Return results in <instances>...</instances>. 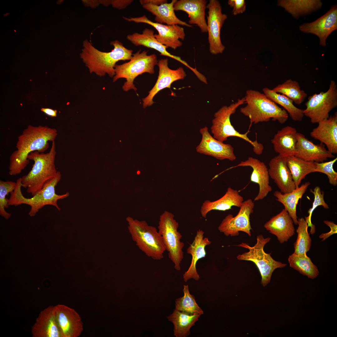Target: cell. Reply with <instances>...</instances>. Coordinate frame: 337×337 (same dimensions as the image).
I'll use <instances>...</instances> for the list:
<instances>
[{
    "label": "cell",
    "instance_id": "obj_6",
    "mask_svg": "<svg viewBox=\"0 0 337 337\" xmlns=\"http://www.w3.org/2000/svg\"><path fill=\"white\" fill-rule=\"evenodd\" d=\"M126 220L132 239L138 248L147 256L159 260L166 251L162 237L156 228L149 225L144 220L128 217Z\"/></svg>",
    "mask_w": 337,
    "mask_h": 337
},
{
    "label": "cell",
    "instance_id": "obj_42",
    "mask_svg": "<svg viewBox=\"0 0 337 337\" xmlns=\"http://www.w3.org/2000/svg\"><path fill=\"white\" fill-rule=\"evenodd\" d=\"M310 191L314 195V199L312 207L310 208L308 211L309 215L307 217H305V219L311 221V218L312 212L318 207L322 206L325 209H328L329 207V205L325 201L324 192L321 190L319 186L315 187L313 190L311 189H310Z\"/></svg>",
    "mask_w": 337,
    "mask_h": 337
},
{
    "label": "cell",
    "instance_id": "obj_45",
    "mask_svg": "<svg viewBox=\"0 0 337 337\" xmlns=\"http://www.w3.org/2000/svg\"><path fill=\"white\" fill-rule=\"evenodd\" d=\"M133 0H110V5L114 8L125 9L134 2Z\"/></svg>",
    "mask_w": 337,
    "mask_h": 337
},
{
    "label": "cell",
    "instance_id": "obj_26",
    "mask_svg": "<svg viewBox=\"0 0 337 337\" xmlns=\"http://www.w3.org/2000/svg\"><path fill=\"white\" fill-rule=\"evenodd\" d=\"M204 233L202 230H198L194 240L187 249V253L190 254L192 257L188 269L183 274L185 282H186L191 279L198 281L200 278L196 269V264L198 260L205 257L206 254L205 247L211 243L208 238H204Z\"/></svg>",
    "mask_w": 337,
    "mask_h": 337
},
{
    "label": "cell",
    "instance_id": "obj_8",
    "mask_svg": "<svg viewBox=\"0 0 337 337\" xmlns=\"http://www.w3.org/2000/svg\"><path fill=\"white\" fill-rule=\"evenodd\" d=\"M148 51L144 50L141 52V50H139L133 54L129 61L121 65L116 64L113 82L120 78H125L126 81L122 86L123 90L127 91L133 89L136 91L137 89L133 83L135 78L145 72L154 74V66L158 63L156 55L155 54L148 55Z\"/></svg>",
    "mask_w": 337,
    "mask_h": 337
},
{
    "label": "cell",
    "instance_id": "obj_10",
    "mask_svg": "<svg viewBox=\"0 0 337 337\" xmlns=\"http://www.w3.org/2000/svg\"><path fill=\"white\" fill-rule=\"evenodd\" d=\"M178 222L171 212L164 211L160 216L158 227L169 258L177 271L181 269L180 264L183 258L184 243L181 241L182 236L178 231Z\"/></svg>",
    "mask_w": 337,
    "mask_h": 337
},
{
    "label": "cell",
    "instance_id": "obj_24",
    "mask_svg": "<svg viewBox=\"0 0 337 337\" xmlns=\"http://www.w3.org/2000/svg\"><path fill=\"white\" fill-rule=\"evenodd\" d=\"M153 30L146 28L143 30L142 33L136 32L129 34L127 35L126 38L133 44L136 46H142L154 49L159 52L160 55L173 58L185 65L193 72L195 71V68L191 66L180 57L172 55L168 52L166 49L167 47L159 42L155 38Z\"/></svg>",
    "mask_w": 337,
    "mask_h": 337
},
{
    "label": "cell",
    "instance_id": "obj_12",
    "mask_svg": "<svg viewBox=\"0 0 337 337\" xmlns=\"http://www.w3.org/2000/svg\"><path fill=\"white\" fill-rule=\"evenodd\" d=\"M206 8L208 9L207 23L210 52L213 55L222 53L225 46L221 41V30L227 16L222 13L218 0H210Z\"/></svg>",
    "mask_w": 337,
    "mask_h": 337
},
{
    "label": "cell",
    "instance_id": "obj_31",
    "mask_svg": "<svg viewBox=\"0 0 337 337\" xmlns=\"http://www.w3.org/2000/svg\"><path fill=\"white\" fill-rule=\"evenodd\" d=\"M310 184L309 182H306L288 193H283L278 191H276L274 193V196L276 198V200L284 205V209L287 211L294 223L296 225H298L297 205Z\"/></svg>",
    "mask_w": 337,
    "mask_h": 337
},
{
    "label": "cell",
    "instance_id": "obj_14",
    "mask_svg": "<svg viewBox=\"0 0 337 337\" xmlns=\"http://www.w3.org/2000/svg\"><path fill=\"white\" fill-rule=\"evenodd\" d=\"M123 17L128 22L146 23L153 27L158 33V34H155V38L167 48L175 50L183 44L179 39L183 40L185 34L184 28L179 25H167L154 22L149 19L145 15L138 17Z\"/></svg>",
    "mask_w": 337,
    "mask_h": 337
},
{
    "label": "cell",
    "instance_id": "obj_7",
    "mask_svg": "<svg viewBox=\"0 0 337 337\" xmlns=\"http://www.w3.org/2000/svg\"><path fill=\"white\" fill-rule=\"evenodd\" d=\"M245 103L244 97L239 99L235 103L229 106L224 105L219 109L214 114L212 121L211 130L213 137L217 140L223 143L230 137H236L242 138L249 143L253 147L255 153L261 155L264 149L263 145L257 140L253 141L247 136L250 132L249 130L245 133L241 134L237 131L231 123V116L234 114L237 108Z\"/></svg>",
    "mask_w": 337,
    "mask_h": 337
},
{
    "label": "cell",
    "instance_id": "obj_13",
    "mask_svg": "<svg viewBox=\"0 0 337 337\" xmlns=\"http://www.w3.org/2000/svg\"><path fill=\"white\" fill-rule=\"evenodd\" d=\"M254 206L251 199L244 201L237 214L235 217L231 214L226 216L219 225L218 230L227 236H238L239 232L242 231L251 237L250 216L253 212Z\"/></svg>",
    "mask_w": 337,
    "mask_h": 337
},
{
    "label": "cell",
    "instance_id": "obj_16",
    "mask_svg": "<svg viewBox=\"0 0 337 337\" xmlns=\"http://www.w3.org/2000/svg\"><path fill=\"white\" fill-rule=\"evenodd\" d=\"M61 337H77L83 330V324L79 315L72 308L62 304L53 307Z\"/></svg>",
    "mask_w": 337,
    "mask_h": 337
},
{
    "label": "cell",
    "instance_id": "obj_43",
    "mask_svg": "<svg viewBox=\"0 0 337 337\" xmlns=\"http://www.w3.org/2000/svg\"><path fill=\"white\" fill-rule=\"evenodd\" d=\"M227 3L233 8L232 13L234 15L242 13L246 10V4L244 0H229Z\"/></svg>",
    "mask_w": 337,
    "mask_h": 337
},
{
    "label": "cell",
    "instance_id": "obj_48",
    "mask_svg": "<svg viewBox=\"0 0 337 337\" xmlns=\"http://www.w3.org/2000/svg\"><path fill=\"white\" fill-rule=\"evenodd\" d=\"M41 110L49 116L55 117L57 116V111L56 110L48 108H42Z\"/></svg>",
    "mask_w": 337,
    "mask_h": 337
},
{
    "label": "cell",
    "instance_id": "obj_19",
    "mask_svg": "<svg viewBox=\"0 0 337 337\" xmlns=\"http://www.w3.org/2000/svg\"><path fill=\"white\" fill-rule=\"evenodd\" d=\"M268 168L270 177L283 193L291 192L295 188L290 171L287 164L286 158L280 155L272 158Z\"/></svg>",
    "mask_w": 337,
    "mask_h": 337
},
{
    "label": "cell",
    "instance_id": "obj_17",
    "mask_svg": "<svg viewBox=\"0 0 337 337\" xmlns=\"http://www.w3.org/2000/svg\"><path fill=\"white\" fill-rule=\"evenodd\" d=\"M168 60L167 58L159 60L157 65L159 68V76L156 82L148 95L142 99L143 107L152 105L154 102L153 99L160 90L166 88H170L171 84L179 80L184 79L186 74L182 67L172 70L168 66Z\"/></svg>",
    "mask_w": 337,
    "mask_h": 337
},
{
    "label": "cell",
    "instance_id": "obj_46",
    "mask_svg": "<svg viewBox=\"0 0 337 337\" xmlns=\"http://www.w3.org/2000/svg\"><path fill=\"white\" fill-rule=\"evenodd\" d=\"M167 0H140L139 2L142 6L146 4H149L155 5H159L167 3Z\"/></svg>",
    "mask_w": 337,
    "mask_h": 337
},
{
    "label": "cell",
    "instance_id": "obj_28",
    "mask_svg": "<svg viewBox=\"0 0 337 337\" xmlns=\"http://www.w3.org/2000/svg\"><path fill=\"white\" fill-rule=\"evenodd\" d=\"M53 307L49 306L40 312L32 328L33 337H61Z\"/></svg>",
    "mask_w": 337,
    "mask_h": 337
},
{
    "label": "cell",
    "instance_id": "obj_5",
    "mask_svg": "<svg viewBox=\"0 0 337 337\" xmlns=\"http://www.w3.org/2000/svg\"><path fill=\"white\" fill-rule=\"evenodd\" d=\"M61 178L60 172L57 171L56 176L48 181L39 191L32 197L28 198L24 197L22 193L21 178H20L17 180L15 189L10 193L8 205L17 206L25 204L29 205L31 209L29 215L31 217L35 216L40 209L47 205L54 206L60 210L61 208L57 204V201L66 198L69 195V192L62 195H58L55 193V187Z\"/></svg>",
    "mask_w": 337,
    "mask_h": 337
},
{
    "label": "cell",
    "instance_id": "obj_20",
    "mask_svg": "<svg viewBox=\"0 0 337 337\" xmlns=\"http://www.w3.org/2000/svg\"><path fill=\"white\" fill-rule=\"evenodd\" d=\"M249 166L252 169L250 176L251 182L257 184L259 186V191L254 201L261 200L265 198L272 190L269 184V178L268 168L265 164L256 158L249 157L245 161H242L238 164L231 168L238 167Z\"/></svg>",
    "mask_w": 337,
    "mask_h": 337
},
{
    "label": "cell",
    "instance_id": "obj_34",
    "mask_svg": "<svg viewBox=\"0 0 337 337\" xmlns=\"http://www.w3.org/2000/svg\"><path fill=\"white\" fill-rule=\"evenodd\" d=\"M286 161L295 188L299 187L302 180L306 175L315 172V162L306 161L295 156L286 158Z\"/></svg>",
    "mask_w": 337,
    "mask_h": 337
},
{
    "label": "cell",
    "instance_id": "obj_35",
    "mask_svg": "<svg viewBox=\"0 0 337 337\" xmlns=\"http://www.w3.org/2000/svg\"><path fill=\"white\" fill-rule=\"evenodd\" d=\"M262 91L267 98L283 107L293 120L300 121L302 120L304 116L303 110L296 107L292 100L267 87L263 88Z\"/></svg>",
    "mask_w": 337,
    "mask_h": 337
},
{
    "label": "cell",
    "instance_id": "obj_4",
    "mask_svg": "<svg viewBox=\"0 0 337 337\" xmlns=\"http://www.w3.org/2000/svg\"><path fill=\"white\" fill-rule=\"evenodd\" d=\"M56 154L54 141L49 152L44 153L34 151L28 155V159L33 161L34 163L28 173L21 177V183L22 187L27 188V192L32 196L39 191L56 175L57 171L55 164Z\"/></svg>",
    "mask_w": 337,
    "mask_h": 337
},
{
    "label": "cell",
    "instance_id": "obj_21",
    "mask_svg": "<svg viewBox=\"0 0 337 337\" xmlns=\"http://www.w3.org/2000/svg\"><path fill=\"white\" fill-rule=\"evenodd\" d=\"M296 147L297 154L295 156L304 160L315 163L324 162L328 158L335 157L334 154L320 143L315 144L307 138L304 134L297 132Z\"/></svg>",
    "mask_w": 337,
    "mask_h": 337
},
{
    "label": "cell",
    "instance_id": "obj_41",
    "mask_svg": "<svg viewBox=\"0 0 337 337\" xmlns=\"http://www.w3.org/2000/svg\"><path fill=\"white\" fill-rule=\"evenodd\" d=\"M337 161L336 157L333 160L326 162L315 163L316 168L315 172H320L326 174L329 183L334 186L337 185V172L333 168V165Z\"/></svg>",
    "mask_w": 337,
    "mask_h": 337
},
{
    "label": "cell",
    "instance_id": "obj_36",
    "mask_svg": "<svg viewBox=\"0 0 337 337\" xmlns=\"http://www.w3.org/2000/svg\"><path fill=\"white\" fill-rule=\"evenodd\" d=\"M288 261L290 267L309 278L315 279L319 274L317 267L306 254L299 255L294 252L289 256Z\"/></svg>",
    "mask_w": 337,
    "mask_h": 337
},
{
    "label": "cell",
    "instance_id": "obj_51",
    "mask_svg": "<svg viewBox=\"0 0 337 337\" xmlns=\"http://www.w3.org/2000/svg\"><path fill=\"white\" fill-rule=\"evenodd\" d=\"M9 14V13H7L6 14H4V16H7Z\"/></svg>",
    "mask_w": 337,
    "mask_h": 337
},
{
    "label": "cell",
    "instance_id": "obj_47",
    "mask_svg": "<svg viewBox=\"0 0 337 337\" xmlns=\"http://www.w3.org/2000/svg\"><path fill=\"white\" fill-rule=\"evenodd\" d=\"M82 2L85 6L93 8H96L100 4L99 0H82Z\"/></svg>",
    "mask_w": 337,
    "mask_h": 337
},
{
    "label": "cell",
    "instance_id": "obj_29",
    "mask_svg": "<svg viewBox=\"0 0 337 337\" xmlns=\"http://www.w3.org/2000/svg\"><path fill=\"white\" fill-rule=\"evenodd\" d=\"M244 201L243 197L237 190L228 187L225 194L215 201L205 200L201 207L202 216L206 218L208 213L212 210L225 211L231 209L232 206L240 208Z\"/></svg>",
    "mask_w": 337,
    "mask_h": 337
},
{
    "label": "cell",
    "instance_id": "obj_11",
    "mask_svg": "<svg viewBox=\"0 0 337 337\" xmlns=\"http://www.w3.org/2000/svg\"><path fill=\"white\" fill-rule=\"evenodd\" d=\"M304 115L309 118L313 124L328 118L330 112L337 106V85L331 80L328 90L315 93L308 98L305 102Z\"/></svg>",
    "mask_w": 337,
    "mask_h": 337
},
{
    "label": "cell",
    "instance_id": "obj_22",
    "mask_svg": "<svg viewBox=\"0 0 337 337\" xmlns=\"http://www.w3.org/2000/svg\"><path fill=\"white\" fill-rule=\"evenodd\" d=\"M310 132V136L326 146L333 154L337 153V113L319 122Z\"/></svg>",
    "mask_w": 337,
    "mask_h": 337
},
{
    "label": "cell",
    "instance_id": "obj_27",
    "mask_svg": "<svg viewBox=\"0 0 337 337\" xmlns=\"http://www.w3.org/2000/svg\"><path fill=\"white\" fill-rule=\"evenodd\" d=\"M297 133L296 129L290 126L278 130L271 140L275 152L286 158L295 156L297 154Z\"/></svg>",
    "mask_w": 337,
    "mask_h": 337
},
{
    "label": "cell",
    "instance_id": "obj_38",
    "mask_svg": "<svg viewBox=\"0 0 337 337\" xmlns=\"http://www.w3.org/2000/svg\"><path fill=\"white\" fill-rule=\"evenodd\" d=\"M298 227L296 230L297 239L294 244V253L299 255L306 254L311 247V239L308 232V226L305 218L297 219Z\"/></svg>",
    "mask_w": 337,
    "mask_h": 337
},
{
    "label": "cell",
    "instance_id": "obj_40",
    "mask_svg": "<svg viewBox=\"0 0 337 337\" xmlns=\"http://www.w3.org/2000/svg\"><path fill=\"white\" fill-rule=\"evenodd\" d=\"M16 186V182L0 180V214L6 219L11 215V213L5 210V208H8L9 206L8 199L6 198V196L14 190Z\"/></svg>",
    "mask_w": 337,
    "mask_h": 337
},
{
    "label": "cell",
    "instance_id": "obj_37",
    "mask_svg": "<svg viewBox=\"0 0 337 337\" xmlns=\"http://www.w3.org/2000/svg\"><path fill=\"white\" fill-rule=\"evenodd\" d=\"M272 90L276 93L284 95L297 105L301 104L307 96V93L300 89L299 83L291 79L278 84Z\"/></svg>",
    "mask_w": 337,
    "mask_h": 337
},
{
    "label": "cell",
    "instance_id": "obj_15",
    "mask_svg": "<svg viewBox=\"0 0 337 337\" xmlns=\"http://www.w3.org/2000/svg\"><path fill=\"white\" fill-rule=\"evenodd\" d=\"M199 132L202 138L196 147L197 152L220 160L227 159L232 161L236 159L234 148L232 145L224 144L213 138L209 133L208 127L205 126L201 128Z\"/></svg>",
    "mask_w": 337,
    "mask_h": 337
},
{
    "label": "cell",
    "instance_id": "obj_44",
    "mask_svg": "<svg viewBox=\"0 0 337 337\" xmlns=\"http://www.w3.org/2000/svg\"><path fill=\"white\" fill-rule=\"evenodd\" d=\"M324 223L330 227V231L328 232L322 233L319 236L320 239H322L321 241H323L333 234L337 233V225L334 222L328 220L323 221Z\"/></svg>",
    "mask_w": 337,
    "mask_h": 337
},
{
    "label": "cell",
    "instance_id": "obj_23",
    "mask_svg": "<svg viewBox=\"0 0 337 337\" xmlns=\"http://www.w3.org/2000/svg\"><path fill=\"white\" fill-rule=\"evenodd\" d=\"M206 0H177L174 5L175 11H182L188 15L189 24H195L202 32H207V25L205 19Z\"/></svg>",
    "mask_w": 337,
    "mask_h": 337
},
{
    "label": "cell",
    "instance_id": "obj_50",
    "mask_svg": "<svg viewBox=\"0 0 337 337\" xmlns=\"http://www.w3.org/2000/svg\"><path fill=\"white\" fill-rule=\"evenodd\" d=\"M62 1H62V0L58 1H57V3L58 4H60L62 2Z\"/></svg>",
    "mask_w": 337,
    "mask_h": 337
},
{
    "label": "cell",
    "instance_id": "obj_33",
    "mask_svg": "<svg viewBox=\"0 0 337 337\" xmlns=\"http://www.w3.org/2000/svg\"><path fill=\"white\" fill-rule=\"evenodd\" d=\"M201 315L189 314L175 309L167 318L173 325L174 335L176 337H186L190 334V329L194 325Z\"/></svg>",
    "mask_w": 337,
    "mask_h": 337
},
{
    "label": "cell",
    "instance_id": "obj_25",
    "mask_svg": "<svg viewBox=\"0 0 337 337\" xmlns=\"http://www.w3.org/2000/svg\"><path fill=\"white\" fill-rule=\"evenodd\" d=\"M264 227L270 233L275 235L281 243L287 242L295 234L293 220L284 208L272 217Z\"/></svg>",
    "mask_w": 337,
    "mask_h": 337
},
{
    "label": "cell",
    "instance_id": "obj_1",
    "mask_svg": "<svg viewBox=\"0 0 337 337\" xmlns=\"http://www.w3.org/2000/svg\"><path fill=\"white\" fill-rule=\"evenodd\" d=\"M57 134L56 129L46 126L29 125L18 138L17 149L10 157L9 174H19L29 164L28 159L31 152L44 153L49 147V142L54 141Z\"/></svg>",
    "mask_w": 337,
    "mask_h": 337
},
{
    "label": "cell",
    "instance_id": "obj_9",
    "mask_svg": "<svg viewBox=\"0 0 337 337\" xmlns=\"http://www.w3.org/2000/svg\"><path fill=\"white\" fill-rule=\"evenodd\" d=\"M271 239L270 237L264 238L263 235H260L257 236V242L253 247L244 243L236 245L249 250L248 252L238 255L237 258L239 260L250 261L256 265L261 274V284L263 286L270 283L272 273L276 269L283 268L287 265L274 260L271 256V253L264 252V247Z\"/></svg>",
    "mask_w": 337,
    "mask_h": 337
},
{
    "label": "cell",
    "instance_id": "obj_32",
    "mask_svg": "<svg viewBox=\"0 0 337 337\" xmlns=\"http://www.w3.org/2000/svg\"><path fill=\"white\" fill-rule=\"evenodd\" d=\"M277 5L298 18L320 8L322 3L319 0H279Z\"/></svg>",
    "mask_w": 337,
    "mask_h": 337
},
{
    "label": "cell",
    "instance_id": "obj_30",
    "mask_svg": "<svg viewBox=\"0 0 337 337\" xmlns=\"http://www.w3.org/2000/svg\"><path fill=\"white\" fill-rule=\"evenodd\" d=\"M176 1L172 0L170 3L167 2L159 5L146 4L142 6L155 16L154 20L156 22L167 25H177L192 27V25L181 20L176 16L174 5Z\"/></svg>",
    "mask_w": 337,
    "mask_h": 337
},
{
    "label": "cell",
    "instance_id": "obj_39",
    "mask_svg": "<svg viewBox=\"0 0 337 337\" xmlns=\"http://www.w3.org/2000/svg\"><path fill=\"white\" fill-rule=\"evenodd\" d=\"M183 291V296L175 300V310L189 314H203V311L196 303L194 296L190 293L188 285H184Z\"/></svg>",
    "mask_w": 337,
    "mask_h": 337
},
{
    "label": "cell",
    "instance_id": "obj_49",
    "mask_svg": "<svg viewBox=\"0 0 337 337\" xmlns=\"http://www.w3.org/2000/svg\"><path fill=\"white\" fill-rule=\"evenodd\" d=\"M100 3L105 7L110 5V0H99Z\"/></svg>",
    "mask_w": 337,
    "mask_h": 337
},
{
    "label": "cell",
    "instance_id": "obj_18",
    "mask_svg": "<svg viewBox=\"0 0 337 337\" xmlns=\"http://www.w3.org/2000/svg\"><path fill=\"white\" fill-rule=\"evenodd\" d=\"M299 28L302 32L317 36L320 39V44L325 46L328 37L337 29V5L332 6L326 13L316 20L302 24Z\"/></svg>",
    "mask_w": 337,
    "mask_h": 337
},
{
    "label": "cell",
    "instance_id": "obj_2",
    "mask_svg": "<svg viewBox=\"0 0 337 337\" xmlns=\"http://www.w3.org/2000/svg\"><path fill=\"white\" fill-rule=\"evenodd\" d=\"M113 49L108 52L98 50L87 39L84 41L80 56L90 73H95L100 76L108 74L110 77L115 75V66L118 61L130 60L133 51L126 48L118 40L111 41Z\"/></svg>",
    "mask_w": 337,
    "mask_h": 337
},
{
    "label": "cell",
    "instance_id": "obj_3",
    "mask_svg": "<svg viewBox=\"0 0 337 337\" xmlns=\"http://www.w3.org/2000/svg\"><path fill=\"white\" fill-rule=\"evenodd\" d=\"M245 103L240 112L249 118L251 124L268 122L271 119L281 124L287 120L288 114L263 93L255 90L249 89L246 92Z\"/></svg>",
    "mask_w": 337,
    "mask_h": 337
}]
</instances>
